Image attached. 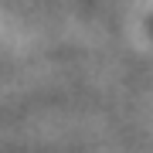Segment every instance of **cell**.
Listing matches in <instances>:
<instances>
[{"label": "cell", "mask_w": 153, "mask_h": 153, "mask_svg": "<svg viewBox=\"0 0 153 153\" xmlns=\"http://www.w3.org/2000/svg\"><path fill=\"white\" fill-rule=\"evenodd\" d=\"M150 27H153V24H150Z\"/></svg>", "instance_id": "1"}]
</instances>
